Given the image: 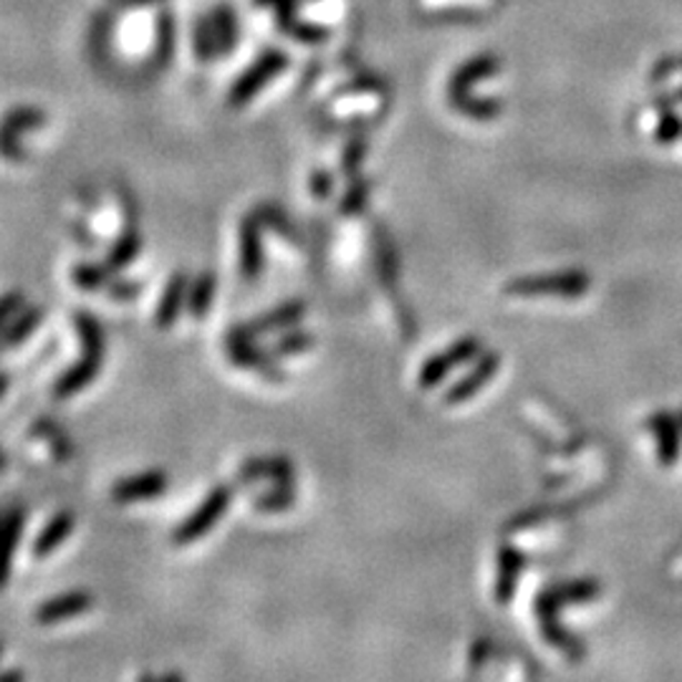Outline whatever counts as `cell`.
Segmentation results:
<instances>
[{
	"mask_svg": "<svg viewBox=\"0 0 682 682\" xmlns=\"http://www.w3.org/2000/svg\"><path fill=\"white\" fill-rule=\"evenodd\" d=\"M599 594H602L599 581L581 579V581H571V584L546 589L539 597V602H536V614H539V620H541L546 640H549V644H553V648H559L563 654H569L571 660H579L581 654H584V650H581V644L574 640V637L563 630V627H559L557 622L559 609L567 604L591 602V599H597Z\"/></svg>",
	"mask_w": 682,
	"mask_h": 682,
	"instance_id": "cell-1",
	"label": "cell"
},
{
	"mask_svg": "<svg viewBox=\"0 0 682 682\" xmlns=\"http://www.w3.org/2000/svg\"><path fill=\"white\" fill-rule=\"evenodd\" d=\"M591 288V278L584 271H559V273H546V276H523L516 278L506 286L508 296L529 298V296H567L577 298L584 296Z\"/></svg>",
	"mask_w": 682,
	"mask_h": 682,
	"instance_id": "cell-2",
	"label": "cell"
},
{
	"mask_svg": "<svg viewBox=\"0 0 682 682\" xmlns=\"http://www.w3.org/2000/svg\"><path fill=\"white\" fill-rule=\"evenodd\" d=\"M231 503H233V488L215 486L211 493L203 498V503H200L195 511L190 513L175 531H172V543L175 546L195 543L200 536H205L217 521H221V516L231 508Z\"/></svg>",
	"mask_w": 682,
	"mask_h": 682,
	"instance_id": "cell-3",
	"label": "cell"
},
{
	"mask_svg": "<svg viewBox=\"0 0 682 682\" xmlns=\"http://www.w3.org/2000/svg\"><path fill=\"white\" fill-rule=\"evenodd\" d=\"M480 349H483V344H480L478 336H462L458 344H452L450 349H445L442 354H438V357H432L430 362L425 364L423 371H420V387L423 389L438 387L440 381L448 377L455 367H460V364L476 359Z\"/></svg>",
	"mask_w": 682,
	"mask_h": 682,
	"instance_id": "cell-4",
	"label": "cell"
},
{
	"mask_svg": "<svg viewBox=\"0 0 682 682\" xmlns=\"http://www.w3.org/2000/svg\"><path fill=\"white\" fill-rule=\"evenodd\" d=\"M304 314H306V304L304 302H286V304H281V306L273 308V312L261 314L258 318H253L251 324L235 326V329H231V334H227L225 339L253 342V339H258L261 334L278 332V329H286V326H294Z\"/></svg>",
	"mask_w": 682,
	"mask_h": 682,
	"instance_id": "cell-5",
	"label": "cell"
},
{
	"mask_svg": "<svg viewBox=\"0 0 682 682\" xmlns=\"http://www.w3.org/2000/svg\"><path fill=\"white\" fill-rule=\"evenodd\" d=\"M167 476L162 470H144L130 478H120L112 486V498L116 503H142L154 496L165 493Z\"/></svg>",
	"mask_w": 682,
	"mask_h": 682,
	"instance_id": "cell-6",
	"label": "cell"
},
{
	"mask_svg": "<svg viewBox=\"0 0 682 682\" xmlns=\"http://www.w3.org/2000/svg\"><path fill=\"white\" fill-rule=\"evenodd\" d=\"M94 607V597L89 591H67V594H59L43 602L35 609V622L39 624H59L69 617L84 614Z\"/></svg>",
	"mask_w": 682,
	"mask_h": 682,
	"instance_id": "cell-7",
	"label": "cell"
},
{
	"mask_svg": "<svg viewBox=\"0 0 682 682\" xmlns=\"http://www.w3.org/2000/svg\"><path fill=\"white\" fill-rule=\"evenodd\" d=\"M648 430L654 432L658 438V455H660V466L672 468L680 458V438H682V427L678 423V417L672 413H654L648 417Z\"/></svg>",
	"mask_w": 682,
	"mask_h": 682,
	"instance_id": "cell-8",
	"label": "cell"
},
{
	"mask_svg": "<svg viewBox=\"0 0 682 682\" xmlns=\"http://www.w3.org/2000/svg\"><path fill=\"white\" fill-rule=\"evenodd\" d=\"M261 223L258 215H245L241 223V273L245 281H256L263 271Z\"/></svg>",
	"mask_w": 682,
	"mask_h": 682,
	"instance_id": "cell-9",
	"label": "cell"
},
{
	"mask_svg": "<svg viewBox=\"0 0 682 682\" xmlns=\"http://www.w3.org/2000/svg\"><path fill=\"white\" fill-rule=\"evenodd\" d=\"M498 367H500V357H498V354H496V352L486 354V357L476 364V369H472L470 375H466V377H462V379L458 381V385L448 389V395H445V403H448V405L468 403V399H470L472 395H478L480 389H483V387L488 385V381L493 379V375L498 371Z\"/></svg>",
	"mask_w": 682,
	"mask_h": 682,
	"instance_id": "cell-10",
	"label": "cell"
},
{
	"mask_svg": "<svg viewBox=\"0 0 682 682\" xmlns=\"http://www.w3.org/2000/svg\"><path fill=\"white\" fill-rule=\"evenodd\" d=\"M102 362L104 357L102 354H86L81 357L74 367H69L63 375L57 379V385H53V395H57L59 399H67L71 395L81 393V389L89 387L91 381L96 379L99 369H102Z\"/></svg>",
	"mask_w": 682,
	"mask_h": 682,
	"instance_id": "cell-11",
	"label": "cell"
},
{
	"mask_svg": "<svg viewBox=\"0 0 682 682\" xmlns=\"http://www.w3.org/2000/svg\"><path fill=\"white\" fill-rule=\"evenodd\" d=\"M227 354H231V362L238 364L243 369H256L263 377H268L271 381H284L286 375L281 371L276 364L268 359V354L258 352L253 347V342L245 339H227Z\"/></svg>",
	"mask_w": 682,
	"mask_h": 682,
	"instance_id": "cell-12",
	"label": "cell"
},
{
	"mask_svg": "<svg viewBox=\"0 0 682 682\" xmlns=\"http://www.w3.org/2000/svg\"><path fill=\"white\" fill-rule=\"evenodd\" d=\"M238 478L243 483H256V480L291 483V480H294V462L288 458H253L243 462Z\"/></svg>",
	"mask_w": 682,
	"mask_h": 682,
	"instance_id": "cell-13",
	"label": "cell"
},
{
	"mask_svg": "<svg viewBox=\"0 0 682 682\" xmlns=\"http://www.w3.org/2000/svg\"><path fill=\"white\" fill-rule=\"evenodd\" d=\"M23 518H26V511L21 506H16L6 513V526H3V533H0V591L8 587V579H11L13 553H16L18 539H21V531H23Z\"/></svg>",
	"mask_w": 682,
	"mask_h": 682,
	"instance_id": "cell-14",
	"label": "cell"
},
{
	"mask_svg": "<svg viewBox=\"0 0 682 682\" xmlns=\"http://www.w3.org/2000/svg\"><path fill=\"white\" fill-rule=\"evenodd\" d=\"M77 526V516L71 511H61L51 518L49 523H45V529L39 533V539L33 543V557H49L59 549V546L69 539L71 533H74Z\"/></svg>",
	"mask_w": 682,
	"mask_h": 682,
	"instance_id": "cell-15",
	"label": "cell"
},
{
	"mask_svg": "<svg viewBox=\"0 0 682 682\" xmlns=\"http://www.w3.org/2000/svg\"><path fill=\"white\" fill-rule=\"evenodd\" d=\"M523 553L513 549V546H503L498 551V587H496V599L500 604H508V599L513 597L518 574L523 569Z\"/></svg>",
	"mask_w": 682,
	"mask_h": 682,
	"instance_id": "cell-16",
	"label": "cell"
},
{
	"mask_svg": "<svg viewBox=\"0 0 682 682\" xmlns=\"http://www.w3.org/2000/svg\"><path fill=\"white\" fill-rule=\"evenodd\" d=\"M187 286H190V278L185 276V273H175V276L170 278V284L165 286V294H162L160 306H157L160 329H170V326L177 322L180 308L187 302V291H190Z\"/></svg>",
	"mask_w": 682,
	"mask_h": 682,
	"instance_id": "cell-17",
	"label": "cell"
},
{
	"mask_svg": "<svg viewBox=\"0 0 682 682\" xmlns=\"http://www.w3.org/2000/svg\"><path fill=\"white\" fill-rule=\"evenodd\" d=\"M41 318H43V308L33 306L21 318H16L11 326H6V332L0 334V354L8 349H16L18 344H23L26 339H29V336L35 332V326L41 324Z\"/></svg>",
	"mask_w": 682,
	"mask_h": 682,
	"instance_id": "cell-18",
	"label": "cell"
},
{
	"mask_svg": "<svg viewBox=\"0 0 682 682\" xmlns=\"http://www.w3.org/2000/svg\"><path fill=\"white\" fill-rule=\"evenodd\" d=\"M140 248H142V238H140V233H136V227H126V231H122L120 238H116V243L112 245V251H109V256L104 261L106 268L112 273L126 268L136 258Z\"/></svg>",
	"mask_w": 682,
	"mask_h": 682,
	"instance_id": "cell-19",
	"label": "cell"
},
{
	"mask_svg": "<svg viewBox=\"0 0 682 682\" xmlns=\"http://www.w3.org/2000/svg\"><path fill=\"white\" fill-rule=\"evenodd\" d=\"M213 296H215V273L213 271L200 273L195 284L187 291V312L200 322V318L211 312Z\"/></svg>",
	"mask_w": 682,
	"mask_h": 682,
	"instance_id": "cell-20",
	"label": "cell"
},
{
	"mask_svg": "<svg viewBox=\"0 0 682 682\" xmlns=\"http://www.w3.org/2000/svg\"><path fill=\"white\" fill-rule=\"evenodd\" d=\"M77 332H79V339H81V347H84L86 354H102L104 357V332L102 326H99V322L91 314L86 312H79L77 314Z\"/></svg>",
	"mask_w": 682,
	"mask_h": 682,
	"instance_id": "cell-21",
	"label": "cell"
},
{
	"mask_svg": "<svg viewBox=\"0 0 682 682\" xmlns=\"http://www.w3.org/2000/svg\"><path fill=\"white\" fill-rule=\"evenodd\" d=\"M296 503V490L291 488V483H278L276 488L266 490V493L256 496L253 500V506L258 508V511H286V508H294Z\"/></svg>",
	"mask_w": 682,
	"mask_h": 682,
	"instance_id": "cell-22",
	"label": "cell"
},
{
	"mask_svg": "<svg viewBox=\"0 0 682 682\" xmlns=\"http://www.w3.org/2000/svg\"><path fill=\"white\" fill-rule=\"evenodd\" d=\"M114 273L106 268V263H81V266L74 268V284L79 288H86V291H94L99 286H104L106 281H112Z\"/></svg>",
	"mask_w": 682,
	"mask_h": 682,
	"instance_id": "cell-23",
	"label": "cell"
},
{
	"mask_svg": "<svg viewBox=\"0 0 682 682\" xmlns=\"http://www.w3.org/2000/svg\"><path fill=\"white\" fill-rule=\"evenodd\" d=\"M314 347V336L306 334V332H294L284 336V339H278L276 344H273L271 354L273 357H291V354H298V352H306Z\"/></svg>",
	"mask_w": 682,
	"mask_h": 682,
	"instance_id": "cell-24",
	"label": "cell"
},
{
	"mask_svg": "<svg viewBox=\"0 0 682 682\" xmlns=\"http://www.w3.org/2000/svg\"><path fill=\"white\" fill-rule=\"evenodd\" d=\"M21 306H23L21 291H11V294L0 296V326H6L8 318L21 312Z\"/></svg>",
	"mask_w": 682,
	"mask_h": 682,
	"instance_id": "cell-25",
	"label": "cell"
},
{
	"mask_svg": "<svg viewBox=\"0 0 682 682\" xmlns=\"http://www.w3.org/2000/svg\"><path fill=\"white\" fill-rule=\"evenodd\" d=\"M364 193H367V185H359L357 190H354L352 195H347V200H344V205H342V213H354V211H359Z\"/></svg>",
	"mask_w": 682,
	"mask_h": 682,
	"instance_id": "cell-26",
	"label": "cell"
},
{
	"mask_svg": "<svg viewBox=\"0 0 682 682\" xmlns=\"http://www.w3.org/2000/svg\"><path fill=\"white\" fill-rule=\"evenodd\" d=\"M136 291H140V286L136 284H112V296L116 298V302H130V298L136 296Z\"/></svg>",
	"mask_w": 682,
	"mask_h": 682,
	"instance_id": "cell-27",
	"label": "cell"
},
{
	"mask_svg": "<svg viewBox=\"0 0 682 682\" xmlns=\"http://www.w3.org/2000/svg\"><path fill=\"white\" fill-rule=\"evenodd\" d=\"M8 387H11V377L8 375H0V397H3L8 393Z\"/></svg>",
	"mask_w": 682,
	"mask_h": 682,
	"instance_id": "cell-28",
	"label": "cell"
},
{
	"mask_svg": "<svg viewBox=\"0 0 682 682\" xmlns=\"http://www.w3.org/2000/svg\"><path fill=\"white\" fill-rule=\"evenodd\" d=\"M6 466H8V462H6V455H3V452H0V472H3V470H6Z\"/></svg>",
	"mask_w": 682,
	"mask_h": 682,
	"instance_id": "cell-29",
	"label": "cell"
},
{
	"mask_svg": "<svg viewBox=\"0 0 682 682\" xmlns=\"http://www.w3.org/2000/svg\"><path fill=\"white\" fill-rule=\"evenodd\" d=\"M3 526H6V513L0 511V533H3Z\"/></svg>",
	"mask_w": 682,
	"mask_h": 682,
	"instance_id": "cell-30",
	"label": "cell"
},
{
	"mask_svg": "<svg viewBox=\"0 0 682 682\" xmlns=\"http://www.w3.org/2000/svg\"><path fill=\"white\" fill-rule=\"evenodd\" d=\"M675 417H678V423H680V427H682V409H680V413H675Z\"/></svg>",
	"mask_w": 682,
	"mask_h": 682,
	"instance_id": "cell-31",
	"label": "cell"
},
{
	"mask_svg": "<svg viewBox=\"0 0 682 682\" xmlns=\"http://www.w3.org/2000/svg\"><path fill=\"white\" fill-rule=\"evenodd\" d=\"M0 654H3V644H0Z\"/></svg>",
	"mask_w": 682,
	"mask_h": 682,
	"instance_id": "cell-32",
	"label": "cell"
}]
</instances>
